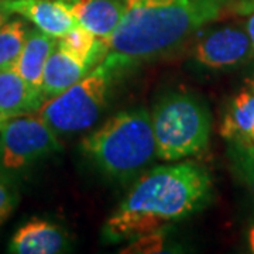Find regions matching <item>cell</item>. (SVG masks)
Segmentation results:
<instances>
[{
  "instance_id": "5",
  "label": "cell",
  "mask_w": 254,
  "mask_h": 254,
  "mask_svg": "<svg viewBox=\"0 0 254 254\" xmlns=\"http://www.w3.org/2000/svg\"><path fill=\"white\" fill-rule=\"evenodd\" d=\"M118 72L103 58L69 89L46 100L36 113L58 136L82 133L93 127L106 109L110 86Z\"/></svg>"
},
{
  "instance_id": "20",
  "label": "cell",
  "mask_w": 254,
  "mask_h": 254,
  "mask_svg": "<svg viewBox=\"0 0 254 254\" xmlns=\"http://www.w3.org/2000/svg\"><path fill=\"white\" fill-rule=\"evenodd\" d=\"M237 11L242 14H250L254 11V0H240Z\"/></svg>"
},
{
  "instance_id": "12",
  "label": "cell",
  "mask_w": 254,
  "mask_h": 254,
  "mask_svg": "<svg viewBox=\"0 0 254 254\" xmlns=\"http://www.w3.org/2000/svg\"><path fill=\"white\" fill-rule=\"evenodd\" d=\"M43 102L30 91L14 66L0 69V122L36 113Z\"/></svg>"
},
{
  "instance_id": "11",
  "label": "cell",
  "mask_w": 254,
  "mask_h": 254,
  "mask_svg": "<svg viewBox=\"0 0 254 254\" xmlns=\"http://www.w3.org/2000/svg\"><path fill=\"white\" fill-rule=\"evenodd\" d=\"M58 46V38L48 36L38 28H30L27 40L21 54L14 64V69L20 73L30 91L44 103L43 98V73L47 60Z\"/></svg>"
},
{
  "instance_id": "4",
  "label": "cell",
  "mask_w": 254,
  "mask_h": 254,
  "mask_svg": "<svg viewBox=\"0 0 254 254\" xmlns=\"http://www.w3.org/2000/svg\"><path fill=\"white\" fill-rule=\"evenodd\" d=\"M157 158L175 163L208 148L212 119L206 105L190 93L173 92L151 112Z\"/></svg>"
},
{
  "instance_id": "10",
  "label": "cell",
  "mask_w": 254,
  "mask_h": 254,
  "mask_svg": "<svg viewBox=\"0 0 254 254\" xmlns=\"http://www.w3.org/2000/svg\"><path fill=\"white\" fill-rule=\"evenodd\" d=\"M78 24L99 38L109 40L123 17L122 0H58Z\"/></svg>"
},
{
  "instance_id": "1",
  "label": "cell",
  "mask_w": 254,
  "mask_h": 254,
  "mask_svg": "<svg viewBox=\"0 0 254 254\" xmlns=\"http://www.w3.org/2000/svg\"><path fill=\"white\" fill-rule=\"evenodd\" d=\"M212 177L195 161L158 165L143 173L105 225L108 243L136 242L190 218L212 198Z\"/></svg>"
},
{
  "instance_id": "13",
  "label": "cell",
  "mask_w": 254,
  "mask_h": 254,
  "mask_svg": "<svg viewBox=\"0 0 254 254\" xmlns=\"http://www.w3.org/2000/svg\"><path fill=\"white\" fill-rule=\"evenodd\" d=\"M91 69L75 60L72 55L57 46L48 57L43 73V98L44 102L61 95L73 83L82 79Z\"/></svg>"
},
{
  "instance_id": "19",
  "label": "cell",
  "mask_w": 254,
  "mask_h": 254,
  "mask_svg": "<svg viewBox=\"0 0 254 254\" xmlns=\"http://www.w3.org/2000/svg\"><path fill=\"white\" fill-rule=\"evenodd\" d=\"M230 144H235L240 148H243L245 151H247L249 154L254 155V126L252 127L250 133L247 134L243 141H239V143H230Z\"/></svg>"
},
{
  "instance_id": "8",
  "label": "cell",
  "mask_w": 254,
  "mask_h": 254,
  "mask_svg": "<svg viewBox=\"0 0 254 254\" xmlns=\"http://www.w3.org/2000/svg\"><path fill=\"white\" fill-rule=\"evenodd\" d=\"M68 232L46 219L33 218L11 236L7 252L13 254H58L69 250Z\"/></svg>"
},
{
  "instance_id": "21",
  "label": "cell",
  "mask_w": 254,
  "mask_h": 254,
  "mask_svg": "<svg viewBox=\"0 0 254 254\" xmlns=\"http://www.w3.org/2000/svg\"><path fill=\"white\" fill-rule=\"evenodd\" d=\"M246 31L250 37V41H252V46H253L254 50V11L250 13L249 16V20H247V24H246Z\"/></svg>"
},
{
  "instance_id": "14",
  "label": "cell",
  "mask_w": 254,
  "mask_h": 254,
  "mask_svg": "<svg viewBox=\"0 0 254 254\" xmlns=\"http://www.w3.org/2000/svg\"><path fill=\"white\" fill-rule=\"evenodd\" d=\"M254 126V93L243 89L229 102L220 125V136L229 143L243 141Z\"/></svg>"
},
{
  "instance_id": "17",
  "label": "cell",
  "mask_w": 254,
  "mask_h": 254,
  "mask_svg": "<svg viewBox=\"0 0 254 254\" xmlns=\"http://www.w3.org/2000/svg\"><path fill=\"white\" fill-rule=\"evenodd\" d=\"M20 193L16 177H11L0 171V227L6 223L17 208Z\"/></svg>"
},
{
  "instance_id": "7",
  "label": "cell",
  "mask_w": 254,
  "mask_h": 254,
  "mask_svg": "<svg viewBox=\"0 0 254 254\" xmlns=\"http://www.w3.org/2000/svg\"><path fill=\"white\" fill-rule=\"evenodd\" d=\"M253 54L247 31L237 27L213 28L200 36L192 48V60L210 71L235 68Z\"/></svg>"
},
{
  "instance_id": "15",
  "label": "cell",
  "mask_w": 254,
  "mask_h": 254,
  "mask_svg": "<svg viewBox=\"0 0 254 254\" xmlns=\"http://www.w3.org/2000/svg\"><path fill=\"white\" fill-rule=\"evenodd\" d=\"M58 47L89 69L93 65H98L109 51V47L103 38L92 34L89 30L78 23L66 34L58 38Z\"/></svg>"
},
{
  "instance_id": "3",
  "label": "cell",
  "mask_w": 254,
  "mask_h": 254,
  "mask_svg": "<svg viewBox=\"0 0 254 254\" xmlns=\"http://www.w3.org/2000/svg\"><path fill=\"white\" fill-rule=\"evenodd\" d=\"M81 151L113 181L136 178L157 158L151 113L144 108L119 112L82 138Z\"/></svg>"
},
{
  "instance_id": "22",
  "label": "cell",
  "mask_w": 254,
  "mask_h": 254,
  "mask_svg": "<svg viewBox=\"0 0 254 254\" xmlns=\"http://www.w3.org/2000/svg\"><path fill=\"white\" fill-rule=\"evenodd\" d=\"M247 245L250 252L254 254V220L247 227Z\"/></svg>"
},
{
  "instance_id": "16",
  "label": "cell",
  "mask_w": 254,
  "mask_h": 254,
  "mask_svg": "<svg viewBox=\"0 0 254 254\" xmlns=\"http://www.w3.org/2000/svg\"><path fill=\"white\" fill-rule=\"evenodd\" d=\"M30 28L21 20H10L0 27V69L14 66Z\"/></svg>"
},
{
  "instance_id": "23",
  "label": "cell",
  "mask_w": 254,
  "mask_h": 254,
  "mask_svg": "<svg viewBox=\"0 0 254 254\" xmlns=\"http://www.w3.org/2000/svg\"><path fill=\"white\" fill-rule=\"evenodd\" d=\"M4 1L6 0H0V27L7 21V17H9L10 14L4 10Z\"/></svg>"
},
{
  "instance_id": "9",
  "label": "cell",
  "mask_w": 254,
  "mask_h": 254,
  "mask_svg": "<svg viewBox=\"0 0 254 254\" xmlns=\"http://www.w3.org/2000/svg\"><path fill=\"white\" fill-rule=\"evenodd\" d=\"M4 10L33 23L48 36L60 38L76 24L71 13L58 0H6Z\"/></svg>"
},
{
  "instance_id": "2",
  "label": "cell",
  "mask_w": 254,
  "mask_h": 254,
  "mask_svg": "<svg viewBox=\"0 0 254 254\" xmlns=\"http://www.w3.org/2000/svg\"><path fill=\"white\" fill-rule=\"evenodd\" d=\"M123 17L109 40L106 60L118 71L167 54L218 20L229 0H122Z\"/></svg>"
},
{
  "instance_id": "6",
  "label": "cell",
  "mask_w": 254,
  "mask_h": 254,
  "mask_svg": "<svg viewBox=\"0 0 254 254\" xmlns=\"http://www.w3.org/2000/svg\"><path fill=\"white\" fill-rule=\"evenodd\" d=\"M61 148L58 134L37 113L16 116L0 127V171L17 177Z\"/></svg>"
},
{
  "instance_id": "24",
  "label": "cell",
  "mask_w": 254,
  "mask_h": 254,
  "mask_svg": "<svg viewBox=\"0 0 254 254\" xmlns=\"http://www.w3.org/2000/svg\"><path fill=\"white\" fill-rule=\"evenodd\" d=\"M245 85H246V89H249V91L253 92L254 93V72L250 73V75L246 78Z\"/></svg>"
},
{
  "instance_id": "18",
  "label": "cell",
  "mask_w": 254,
  "mask_h": 254,
  "mask_svg": "<svg viewBox=\"0 0 254 254\" xmlns=\"http://www.w3.org/2000/svg\"><path fill=\"white\" fill-rule=\"evenodd\" d=\"M230 157L233 168L236 170L240 180L245 182L254 199V155L249 154L237 145L230 144Z\"/></svg>"
},
{
  "instance_id": "25",
  "label": "cell",
  "mask_w": 254,
  "mask_h": 254,
  "mask_svg": "<svg viewBox=\"0 0 254 254\" xmlns=\"http://www.w3.org/2000/svg\"><path fill=\"white\" fill-rule=\"evenodd\" d=\"M1 126H3V123H1V122H0V127H1Z\"/></svg>"
}]
</instances>
